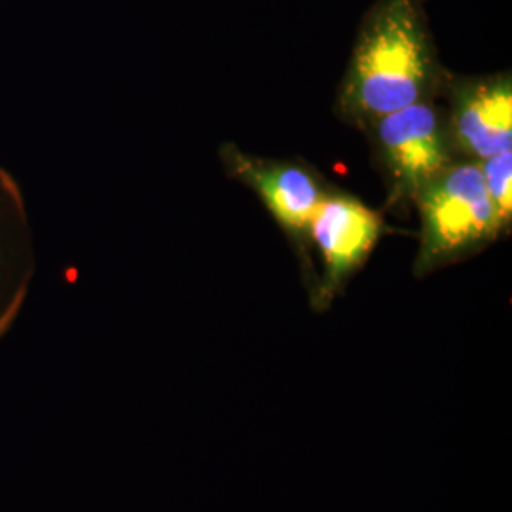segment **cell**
<instances>
[{
  "label": "cell",
  "mask_w": 512,
  "mask_h": 512,
  "mask_svg": "<svg viewBox=\"0 0 512 512\" xmlns=\"http://www.w3.org/2000/svg\"><path fill=\"white\" fill-rule=\"evenodd\" d=\"M446 126L456 156L484 162L512 148L511 74L446 80Z\"/></svg>",
  "instance_id": "cell-5"
},
{
  "label": "cell",
  "mask_w": 512,
  "mask_h": 512,
  "mask_svg": "<svg viewBox=\"0 0 512 512\" xmlns=\"http://www.w3.org/2000/svg\"><path fill=\"white\" fill-rule=\"evenodd\" d=\"M421 220L416 275L433 274L473 256L505 230L482 181L478 162L458 160L416 196Z\"/></svg>",
  "instance_id": "cell-2"
},
{
  "label": "cell",
  "mask_w": 512,
  "mask_h": 512,
  "mask_svg": "<svg viewBox=\"0 0 512 512\" xmlns=\"http://www.w3.org/2000/svg\"><path fill=\"white\" fill-rule=\"evenodd\" d=\"M478 164L499 222L503 230H509L512 222V148Z\"/></svg>",
  "instance_id": "cell-8"
},
{
  "label": "cell",
  "mask_w": 512,
  "mask_h": 512,
  "mask_svg": "<svg viewBox=\"0 0 512 512\" xmlns=\"http://www.w3.org/2000/svg\"><path fill=\"white\" fill-rule=\"evenodd\" d=\"M220 158L226 173L256 192L275 222L294 241H302L330 192L323 179L306 164L256 158L236 145L220 148Z\"/></svg>",
  "instance_id": "cell-6"
},
{
  "label": "cell",
  "mask_w": 512,
  "mask_h": 512,
  "mask_svg": "<svg viewBox=\"0 0 512 512\" xmlns=\"http://www.w3.org/2000/svg\"><path fill=\"white\" fill-rule=\"evenodd\" d=\"M37 272L27 203L18 181L0 165V338L16 323Z\"/></svg>",
  "instance_id": "cell-7"
},
{
  "label": "cell",
  "mask_w": 512,
  "mask_h": 512,
  "mask_svg": "<svg viewBox=\"0 0 512 512\" xmlns=\"http://www.w3.org/2000/svg\"><path fill=\"white\" fill-rule=\"evenodd\" d=\"M366 129L393 203L414 202L425 184L458 162L446 114L433 97L393 110Z\"/></svg>",
  "instance_id": "cell-3"
},
{
  "label": "cell",
  "mask_w": 512,
  "mask_h": 512,
  "mask_svg": "<svg viewBox=\"0 0 512 512\" xmlns=\"http://www.w3.org/2000/svg\"><path fill=\"white\" fill-rule=\"evenodd\" d=\"M384 234L380 211L344 194L329 192L317 207L308 238L323 260V277L311 293L315 310H327L372 255Z\"/></svg>",
  "instance_id": "cell-4"
},
{
  "label": "cell",
  "mask_w": 512,
  "mask_h": 512,
  "mask_svg": "<svg viewBox=\"0 0 512 512\" xmlns=\"http://www.w3.org/2000/svg\"><path fill=\"white\" fill-rule=\"evenodd\" d=\"M427 0H376L363 18L338 92V112L366 129L393 110L435 97L440 69Z\"/></svg>",
  "instance_id": "cell-1"
}]
</instances>
